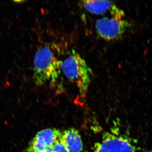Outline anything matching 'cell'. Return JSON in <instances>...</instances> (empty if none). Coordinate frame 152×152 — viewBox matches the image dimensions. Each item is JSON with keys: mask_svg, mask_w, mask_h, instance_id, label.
I'll return each mask as SVG.
<instances>
[{"mask_svg": "<svg viewBox=\"0 0 152 152\" xmlns=\"http://www.w3.org/2000/svg\"><path fill=\"white\" fill-rule=\"evenodd\" d=\"M34 61L33 77L37 86L53 83L56 81L61 73V61L50 47L46 46L38 49Z\"/></svg>", "mask_w": 152, "mask_h": 152, "instance_id": "cell-1", "label": "cell"}, {"mask_svg": "<svg viewBox=\"0 0 152 152\" xmlns=\"http://www.w3.org/2000/svg\"><path fill=\"white\" fill-rule=\"evenodd\" d=\"M61 69L66 77L77 85L81 96L84 97L90 85L91 74L85 60L72 50L70 56L61 61Z\"/></svg>", "mask_w": 152, "mask_h": 152, "instance_id": "cell-2", "label": "cell"}, {"mask_svg": "<svg viewBox=\"0 0 152 152\" xmlns=\"http://www.w3.org/2000/svg\"><path fill=\"white\" fill-rule=\"evenodd\" d=\"M94 152H137L127 136L116 130L104 134L102 140L95 144Z\"/></svg>", "mask_w": 152, "mask_h": 152, "instance_id": "cell-3", "label": "cell"}, {"mask_svg": "<svg viewBox=\"0 0 152 152\" xmlns=\"http://www.w3.org/2000/svg\"><path fill=\"white\" fill-rule=\"evenodd\" d=\"M132 27L131 22L122 19L104 17L98 20L95 27L98 35L105 40H118L130 31Z\"/></svg>", "mask_w": 152, "mask_h": 152, "instance_id": "cell-4", "label": "cell"}, {"mask_svg": "<svg viewBox=\"0 0 152 152\" xmlns=\"http://www.w3.org/2000/svg\"><path fill=\"white\" fill-rule=\"evenodd\" d=\"M80 2L82 7L91 14L102 15L109 12L112 17L118 19H122L125 16L122 10L110 1H83Z\"/></svg>", "mask_w": 152, "mask_h": 152, "instance_id": "cell-5", "label": "cell"}, {"mask_svg": "<svg viewBox=\"0 0 152 152\" xmlns=\"http://www.w3.org/2000/svg\"><path fill=\"white\" fill-rule=\"evenodd\" d=\"M61 132L56 129H47L38 132L29 144L27 152L42 151L53 145L60 137Z\"/></svg>", "mask_w": 152, "mask_h": 152, "instance_id": "cell-6", "label": "cell"}, {"mask_svg": "<svg viewBox=\"0 0 152 152\" xmlns=\"http://www.w3.org/2000/svg\"><path fill=\"white\" fill-rule=\"evenodd\" d=\"M60 139L68 152H81L83 144L78 131L70 128L61 132Z\"/></svg>", "mask_w": 152, "mask_h": 152, "instance_id": "cell-7", "label": "cell"}, {"mask_svg": "<svg viewBox=\"0 0 152 152\" xmlns=\"http://www.w3.org/2000/svg\"><path fill=\"white\" fill-rule=\"evenodd\" d=\"M54 152H68L60 137L53 145Z\"/></svg>", "mask_w": 152, "mask_h": 152, "instance_id": "cell-8", "label": "cell"}, {"mask_svg": "<svg viewBox=\"0 0 152 152\" xmlns=\"http://www.w3.org/2000/svg\"><path fill=\"white\" fill-rule=\"evenodd\" d=\"M35 152H54L53 145L47 147L46 148L44 149V150H42V151H38Z\"/></svg>", "mask_w": 152, "mask_h": 152, "instance_id": "cell-9", "label": "cell"}, {"mask_svg": "<svg viewBox=\"0 0 152 152\" xmlns=\"http://www.w3.org/2000/svg\"><path fill=\"white\" fill-rule=\"evenodd\" d=\"M14 2L15 3H22V2H24V1H14Z\"/></svg>", "mask_w": 152, "mask_h": 152, "instance_id": "cell-10", "label": "cell"}, {"mask_svg": "<svg viewBox=\"0 0 152 152\" xmlns=\"http://www.w3.org/2000/svg\"><path fill=\"white\" fill-rule=\"evenodd\" d=\"M152 152V149L151 150V151H150L149 152Z\"/></svg>", "mask_w": 152, "mask_h": 152, "instance_id": "cell-11", "label": "cell"}]
</instances>
